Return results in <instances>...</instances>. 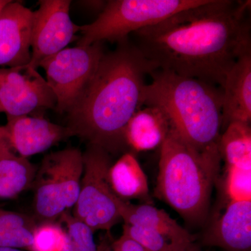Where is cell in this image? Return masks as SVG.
I'll return each mask as SVG.
<instances>
[{
	"label": "cell",
	"mask_w": 251,
	"mask_h": 251,
	"mask_svg": "<svg viewBox=\"0 0 251 251\" xmlns=\"http://www.w3.org/2000/svg\"><path fill=\"white\" fill-rule=\"evenodd\" d=\"M250 1L205 0L133 32L135 46L158 69L222 88L227 73L251 52Z\"/></svg>",
	"instance_id": "1"
},
{
	"label": "cell",
	"mask_w": 251,
	"mask_h": 251,
	"mask_svg": "<svg viewBox=\"0 0 251 251\" xmlns=\"http://www.w3.org/2000/svg\"><path fill=\"white\" fill-rule=\"evenodd\" d=\"M128 39L104 53L92 79L67 112V126L74 136L110 153L127 148L125 130L142 108L147 75L158 70Z\"/></svg>",
	"instance_id": "2"
},
{
	"label": "cell",
	"mask_w": 251,
	"mask_h": 251,
	"mask_svg": "<svg viewBox=\"0 0 251 251\" xmlns=\"http://www.w3.org/2000/svg\"><path fill=\"white\" fill-rule=\"evenodd\" d=\"M150 75L152 81L144 86L142 105L161 109L185 143L202 154L221 159L222 88L161 69Z\"/></svg>",
	"instance_id": "3"
},
{
	"label": "cell",
	"mask_w": 251,
	"mask_h": 251,
	"mask_svg": "<svg viewBox=\"0 0 251 251\" xmlns=\"http://www.w3.org/2000/svg\"><path fill=\"white\" fill-rule=\"evenodd\" d=\"M155 196L192 225L207 219L221 158L198 152L171 128L161 146Z\"/></svg>",
	"instance_id": "4"
},
{
	"label": "cell",
	"mask_w": 251,
	"mask_h": 251,
	"mask_svg": "<svg viewBox=\"0 0 251 251\" xmlns=\"http://www.w3.org/2000/svg\"><path fill=\"white\" fill-rule=\"evenodd\" d=\"M205 0H110L95 21L80 26L77 45L121 42L130 33L156 24L179 11L196 7Z\"/></svg>",
	"instance_id": "5"
},
{
	"label": "cell",
	"mask_w": 251,
	"mask_h": 251,
	"mask_svg": "<svg viewBox=\"0 0 251 251\" xmlns=\"http://www.w3.org/2000/svg\"><path fill=\"white\" fill-rule=\"evenodd\" d=\"M82 173L83 156L78 149L67 148L44 156L31 186L33 216L38 224L57 222L75 206Z\"/></svg>",
	"instance_id": "6"
},
{
	"label": "cell",
	"mask_w": 251,
	"mask_h": 251,
	"mask_svg": "<svg viewBox=\"0 0 251 251\" xmlns=\"http://www.w3.org/2000/svg\"><path fill=\"white\" fill-rule=\"evenodd\" d=\"M82 156L83 173L73 215L94 232L110 230L122 219L119 206L120 199L112 191L109 183L110 153L88 144Z\"/></svg>",
	"instance_id": "7"
},
{
	"label": "cell",
	"mask_w": 251,
	"mask_h": 251,
	"mask_svg": "<svg viewBox=\"0 0 251 251\" xmlns=\"http://www.w3.org/2000/svg\"><path fill=\"white\" fill-rule=\"evenodd\" d=\"M104 53L103 43L67 48L43 60L39 67L56 98V110H70L95 74Z\"/></svg>",
	"instance_id": "8"
},
{
	"label": "cell",
	"mask_w": 251,
	"mask_h": 251,
	"mask_svg": "<svg viewBox=\"0 0 251 251\" xmlns=\"http://www.w3.org/2000/svg\"><path fill=\"white\" fill-rule=\"evenodd\" d=\"M72 1L41 0L34 12L29 65L37 69L44 59L57 54L75 39L80 26L69 15Z\"/></svg>",
	"instance_id": "9"
},
{
	"label": "cell",
	"mask_w": 251,
	"mask_h": 251,
	"mask_svg": "<svg viewBox=\"0 0 251 251\" xmlns=\"http://www.w3.org/2000/svg\"><path fill=\"white\" fill-rule=\"evenodd\" d=\"M56 103L47 81L29 64L0 68V105L6 115H29L40 109H55Z\"/></svg>",
	"instance_id": "10"
},
{
	"label": "cell",
	"mask_w": 251,
	"mask_h": 251,
	"mask_svg": "<svg viewBox=\"0 0 251 251\" xmlns=\"http://www.w3.org/2000/svg\"><path fill=\"white\" fill-rule=\"evenodd\" d=\"M6 117L7 123L0 126V135L14 152L23 158L44 152L74 137L67 126L56 125L43 117Z\"/></svg>",
	"instance_id": "11"
},
{
	"label": "cell",
	"mask_w": 251,
	"mask_h": 251,
	"mask_svg": "<svg viewBox=\"0 0 251 251\" xmlns=\"http://www.w3.org/2000/svg\"><path fill=\"white\" fill-rule=\"evenodd\" d=\"M33 21V11L13 1L0 13L1 67L14 68L29 64Z\"/></svg>",
	"instance_id": "12"
},
{
	"label": "cell",
	"mask_w": 251,
	"mask_h": 251,
	"mask_svg": "<svg viewBox=\"0 0 251 251\" xmlns=\"http://www.w3.org/2000/svg\"><path fill=\"white\" fill-rule=\"evenodd\" d=\"M205 246L226 251H251V201H229L203 234Z\"/></svg>",
	"instance_id": "13"
},
{
	"label": "cell",
	"mask_w": 251,
	"mask_h": 251,
	"mask_svg": "<svg viewBox=\"0 0 251 251\" xmlns=\"http://www.w3.org/2000/svg\"><path fill=\"white\" fill-rule=\"evenodd\" d=\"M222 90V129L232 122L251 124V52L242 55L231 68Z\"/></svg>",
	"instance_id": "14"
},
{
	"label": "cell",
	"mask_w": 251,
	"mask_h": 251,
	"mask_svg": "<svg viewBox=\"0 0 251 251\" xmlns=\"http://www.w3.org/2000/svg\"><path fill=\"white\" fill-rule=\"evenodd\" d=\"M119 206L122 221L126 224L151 229L186 249L195 244L192 234L163 209L150 204H131L121 199Z\"/></svg>",
	"instance_id": "15"
},
{
	"label": "cell",
	"mask_w": 251,
	"mask_h": 251,
	"mask_svg": "<svg viewBox=\"0 0 251 251\" xmlns=\"http://www.w3.org/2000/svg\"><path fill=\"white\" fill-rule=\"evenodd\" d=\"M171 128L169 120L161 109L156 106L141 108L126 126L127 148L138 152L161 148Z\"/></svg>",
	"instance_id": "16"
},
{
	"label": "cell",
	"mask_w": 251,
	"mask_h": 251,
	"mask_svg": "<svg viewBox=\"0 0 251 251\" xmlns=\"http://www.w3.org/2000/svg\"><path fill=\"white\" fill-rule=\"evenodd\" d=\"M37 169L18 156L0 135V200L16 198L32 186Z\"/></svg>",
	"instance_id": "17"
},
{
	"label": "cell",
	"mask_w": 251,
	"mask_h": 251,
	"mask_svg": "<svg viewBox=\"0 0 251 251\" xmlns=\"http://www.w3.org/2000/svg\"><path fill=\"white\" fill-rule=\"evenodd\" d=\"M108 179L112 191L122 201L149 200L148 177L133 153H124L111 165Z\"/></svg>",
	"instance_id": "18"
},
{
	"label": "cell",
	"mask_w": 251,
	"mask_h": 251,
	"mask_svg": "<svg viewBox=\"0 0 251 251\" xmlns=\"http://www.w3.org/2000/svg\"><path fill=\"white\" fill-rule=\"evenodd\" d=\"M219 151L226 167L251 169V124L240 122L229 124L221 134Z\"/></svg>",
	"instance_id": "19"
},
{
	"label": "cell",
	"mask_w": 251,
	"mask_h": 251,
	"mask_svg": "<svg viewBox=\"0 0 251 251\" xmlns=\"http://www.w3.org/2000/svg\"><path fill=\"white\" fill-rule=\"evenodd\" d=\"M38 224L33 216L0 208V247L29 251Z\"/></svg>",
	"instance_id": "20"
},
{
	"label": "cell",
	"mask_w": 251,
	"mask_h": 251,
	"mask_svg": "<svg viewBox=\"0 0 251 251\" xmlns=\"http://www.w3.org/2000/svg\"><path fill=\"white\" fill-rule=\"evenodd\" d=\"M59 221L65 226L68 236L77 251H103L108 245L106 242L97 245L94 240V231L69 211L64 212Z\"/></svg>",
	"instance_id": "21"
},
{
	"label": "cell",
	"mask_w": 251,
	"mask_h": 251,
	"mask_svg": "<svg viewBox=\"0 0 251 251\" xmlns=\"http://www.w3.org/2000/svg\"><path fill=\"white\" fill-rule=\"evenodd\" d=\"M67 237L61 223H41L34 230L29 251H63Z\"/></svg>",
	"instance_id": "22"
},
{
	"label": "cell",
	"mask_w": 251,
	"mask_h": 251,
	"mask_svg": "<svg viewBox=\"0 0 251 251\" xmlns=\"http://www.w3.org/2000/svg\"><path fill=\"white\" fill-rule=\"evenodd\" d=\"M224 193L229 201H251V169L226 167Z\"/></svg>",
	"instance_id": "23"
},
{
	"label": "cell",
	"mask_w": 251,
	"mask_h": 251,
	"mask_svg": "<svg viewBox=\"0 0 251 251\" xmlns=\"http://www.w3.org/2000/svg\"><path fill=\"white\" fill-rule=\"evenodd\" d=\"M123 234L139 242L148 251H186L190 248L181 247L158 232L140 226L125 224Z\"/></svg>",
	"instance_id": "24"
},
{
	"label": "cell",
	"mask_w": 251,
	"mask_h": 251,
	"mask_svg": "<svg viewBox=\"0 0 251 251\" xmlns=\"http://www.w3.org/2000/svg\"><path fill=\"white\" fill-rule=\"evenodd\" d=\"M110 248L111 251H148L139 242L125 234L112 243Z\"/></svg>",
	"instance_id": "25"
},
{
	"label": "cell",
	"mask_w": 251,
	"mask_h": 251,
	"mask_svg": "<svg viewBox=\"0 0 251 251\" xmlns=\"http://www.w3.org/2000/svg\"><path fill=\"white\" fill-rule=\"evenodd\" d=\"M63 251H77L75 246L73 244L69 236L67 237V242H66L65 247L63 249Z\"/></svg>",
	"instance_id": "26"
},
{
	"label": "cell",
	"mask_w": 251,
	"mask_h": 251,
	"mask_svg": "<svg viewBox=\"0 0 251 251\" xmlns=\"http://www.w3.org/2000/svg\"><path fill=\"white\" fill-rule=\"evenodd\" d=\"M186 251H204L202 250V249H201V247H200L198 244H196L195 243L192 246V247H191L189 248V249H187Z\"/></svg>",
	"instance_id": "27"
},
{
	"label": "cell",
	"mask_w": 251,
	"mask_h": 251,
	"mask_svg": "<svg viewBox=\"0 0 251 251\" xmlns=\"http://www.w3.org/2000/svg\"><path fill=\"white\" fill-rule=\"evenodd\" d=\"M11 1V0H0V13L3 9Z\"/></svg>",
	"instance_id": "28"
},
{
	"label": "cell",
	"mask_w": 251,
	"mask_h": 251,
	"mask_svg": "<svg viewBox=\"0 0 251 251\" xmlns=\"http://www.w3.org/2000/svg\"><path fill=\"white\" fill-rule=\"evenodd\" d=\"M0 251H24L22 249H14V248L0 247Z\"/></svg>",
	"instance_id": "29"
},
{
	"label": "cell",
	"mask_w": 251,
	"mask_h": 251,
	"mask_svg": "<svg viewBox=\"0 0 251 251\" xmlns=\"http://www.w3.org/2000/svg\"><path fill=\"white\" fill-rule=\"evenodd\" d=\"M103 251H111V250H110V246H107V247H105V249H104Z\"/></svg>",
	"instance_id": "30"
},
{
	"label": "cell",
	"mask_w": 251,
	"mask_h": 251,
	"mask_svg": "<svg viewBox=\"0 0 251 251\" xmlns=\"http://www.w3.org/2000/svg\"><path fill=\"white\" fill-rule=\"evenodd\" d=\"M4 112V110H3V108H1V105H0V112Z\"/></svg>",
	"instance_id": "31"
}]
</instances>
